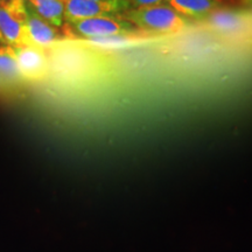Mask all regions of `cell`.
Here are the masks:
<instances>
[{"label":"cell","instance_id":"15","mask_svg":"<svg viewBox=\"0 0 252 252\" xmlns=\"http://www.w3.org/2000/svg\"><path fill=\"white\" fill-rule=\"evenodd\" d=\"M2 45H7V43H6L5 39H4V37H2L1 34H0V46H2Z\"/></svg>","mask_w":252,"mask_h":252},{"label":"cell","instance_id":"16","mask_svg":"<svg viewBox=\"0 0 252 252\" xmlns=\"http://www.w3.org/2000/svg\"><path fill=\"white\" fill-rule=\"evenodd\" d=\"M250 18H251V42H252V9H250Z\"/></svg>","mask_w":252,"mask_h":252},{"label":"cell","instance_id":"9","mask_svg":"<svg viewBox=\"0 0 252 252\" xmlns=\"http://www.w3.org/2000/svg\"><path fill=\"white\" fill-rule=\"evenodd\" d=\"M0 77L18 94L27 86L19 69L14 48L12 46H0Z\"/></svg>","mask_w":252,"mask_h":252},{"label":"cell","instance_id":"12","mask_svg":"<svg viewBox=\"0 0 252 252\" xmlns=\"http://www.w3.org/2000/svg\"><path fill=\"white\" fill-rule=\"evenodd\" d=\"M17 96L18 94L0 77V103H9Z\"/></svg>","mask_w":252,"mask_h":252},{"label":"cell","instance_id":"6","mask_svg":"<svg viewBox=\"0 0 252 252\" xmlns=\"http://www.w3.org/2000/svg\"><path fill=\"white\" fill-rule=\"evenodd\" d=\"M65 23L102 15H113L130 6L127 0H62Z\"/></svg>","mask_w":252,"mask_h":252},{"label":"cell","instance_id":"11","mask_svg":"<svg viewBox=\"0 0 252 252\" xmlns=\"http://www.w3.org/2000/svg\"><path fill=\"white\" fill-rule=\"evenodd\" d=\"M30 7L43 20L56 28L65 24L64 5L62 0H26Z\"/></svg>","mask_w":252,"mask_h":252},{"label":"cell","instance_id":"17","mask_svg":"<svg viewBox=\"0 0 252 252\" xmlns=\"http://www.w3.org/2000/svg\"><path fill=\"white\" fill-rule=\"evenodd\" d=\"M4 1H5V0H0V5H1Z\"/></svg>","mask_w":252,"mask_h":252},{"label":"cell","instance_id":"13","mask_svg":"<svg viewBox=\"0 0 252 252\" xmlns=\"http://www.w3.org/2000/svg\"><path fill=\"white\" fill-rule=\"evenodd\" d=\"M127 1L128 4L133 6L134 8H138V7H146V6L161 4V2L165 1V0H127Z\"/></svg>","mask_w":252,"mask_h":252},{"label":"cell","instance_id":"1","mask_svg":"<svg viewBox=\"0 0 252 252\" xmlns=\"http://www.w3.org/2000/svg\"><path fill=\"white\" fill-rule=\"evenodd\" d=\"M46 53L50 76L64 83H82L93 78L99 70L96 49L76 40L60 41L46 49Z\"/></svg>","mask_w":252,"mask_h":252},{"label":"cell","instance_id":"8","mask_svg":"<svg viewBox=\"0 0 252 252\" xmlns=\"http://www.w3.org/2000/svg\"><path fill=\"white\" fill-rule=\"evenodd\" d=\"M27 32L33 45L42 49H48L55 43L65 39L62 31L52 26L30 7L27 4Z\"/></svg>","mask_w":252,"mask_h":252},{"label":"cell","instance_id":"4","mask_svg":"<svg viewBox=\"0 0 252 252\" xmlns=\"http://www.w3.org/2000/svg\"><path fill=\"white\" fill-rule=\"evenodd\" d=\"M200 25L225 40L251 42L250 9L220 7L201 19Z\"/></svg>","mask_w":252,"mask_h":252},{"label":"cell","instance_id":"5","mask_svg":"<svg viewBox=\"0 0 252 252\" xmlns=\"http://www.w3.org/2000/svg\"><path fill=\"white\" fill-rule=\"evenodd\" d=\"M0 34L12 47H35L27 32L26 0H5L0 5Z\"/></svg>","mask_w":252,"mask_h":252},{"label":"cell","instance_id":"14","mask_svg":"<svg viewBox=\"0 0 252 252\" xmlns=\"http://www.w3.org/2000/svg\"><path fill=\"white\" fill-rule=\"evenodd\" d=\"M237 1L239 2V4L249 7L248 9H252V0H237Z\"/></svg>","mask_w":252,"mask_h":252},{"label":"cell","instance_id":"3","mask_svg":"<svg viewBox=\"0 0 252 252\" xmlns=\"http://www.w3.org/2000/svg\"><path fill=\"white\" fill-rule=\"evenodd\" d=\"M140 32L133 25L126 21L122 15H102L83 20L65 23L62 33L65 40H86Z\"/></svg>","mask_w":252,"mask_h":252},{"label":"cell","instance_id":"10","mask_svg":"<svg viewBox=\"0 0 252 252\" xmlns=\"http://www.w3.org/2000/svg\"><path fill=\"white\" fill-rule=\"evenodd\" d=\"M165 4L182 18L200 21L220 7V0H165Z\"/></svg>","mask_w":252,"mask_h":252},{"label":"cell","instance_id":"2","mask_svg":"<svg viewBox=\"0 0 252 252\" xmlns=\"http://www.w3.org/2000/svg\"><path fill=\"white\" fill-rule=\"evenodd\" d=\"M122 17L137 30L149 34H178L186 30L188 25L185 18L163 2L130 9L124 12Z\"/></svg>","mask_w":252,"mask_h":252},{"label":"cell","instance_id":"7","mask_svg":"<svg viewBox=\"0 0 252 252\" xmlns=\"http://www.w3.org/2000/svg\"><path fill=\"white\" fill-rule=\"evenodd\" d=\"M19 69L26 83H40L48 80L49 61L46 49L39 47H13Z\"/></svg>","mask_w":252,"mask_h":252}]
</instances>
